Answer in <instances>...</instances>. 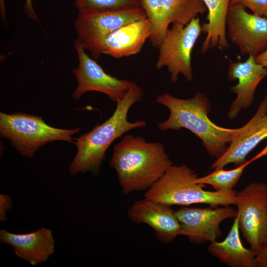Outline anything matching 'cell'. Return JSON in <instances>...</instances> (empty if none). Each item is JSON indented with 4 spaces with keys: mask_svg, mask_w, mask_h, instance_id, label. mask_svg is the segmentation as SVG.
Listing matches in <instances>:
<instances>
[{
    "mask_svg": "<svg viewBox=\"0 0 267 267\" xmlns=\"http://www.w3.org/2000/svg\"><path fill=\"white\" fill-rule=\"evenodd\" d=\"M172 165L163 143L132 134L114 146L109 162L125 194L148 189Z\"/></svg>",
    "mask_w": 267,
    "mask_h": 267,
    "instance_id": "obj_1",
    "label": "cell"
},
{
    "mask_svg": "<svg viewBox=\"0 0 267 267\" xmlns=\"http://www.w3.org/2000/svg\"><path fill=\"white\" fill-rule=\"evenodd\" d=\"M143 96L141 88L133 82L125 97L116 103V109L110 117L90 132L74 139L77 151L69 167L70 175L86 172L97 174L105 160L106 151L114 140L130 131L146 126L144 120L132 122L128 120L130 108L141 101Z\"/></svg>",
    "mask_w": 267,
    "mask_h": 267,
    "instance_id": "obj_2",
    "label": "cell"
},
{
    "mask_svg": "<svg viewBox=\"0 0 267 267\" xmlns=\"http://www.w3.org/2000/svg\"><path fill=\"white\" fill-rule=\"evenodd\" d=\"M156 102L170 111L168 119L158 124L160 131L185 129L199 137L208 153L219 157L225 151L238 129L223 128L209 118L210 102L198 92L190 99H181L165 92L157 96Z\"/></svg>",
    "mask_w": 267,
    "mask_h": 267,
    "instance_id": "obj_3",
    "label": "cell"
},
{
    "mask_svg": "<svg viewBox=\"0 0 267 267\" xmlns=\"http://www.w3.org/2000/svg\"><path fill=\"white\" fill-rule=\"evenodd\" d=\"M197 174L186 165H172L144 197L167 205L187 206L205 204L212 207L236 204V191H208L197 181Z\"/></svg>",
    "mask_w": 267,
    "mask_h": 267,
    "instance_id": "obj_4",
    "label": "cell"
},
{
    "mask_svg": "<svg viewBox=\"0 0 267 267\" xmlns=\"http://www.w3.org/2000/svg\"><path fill=\"white\" fill-rule=\"evenodd\" d=\"M81 127L62 129L47 124L42 117L25 113H0V134L22 156L32 158L48 142L63 140L75 144L72 136Z\"/></svg>",
    "mask_w": 267,
    "mask_h": 267,
    "instance_id": "obj_5",
    "label": "cell"
},
{
    "mask_svg": "<svg viewBox=\"0 0 267 267\" xmlns=\"http://www.w3.org/2000/svg\"><path fill=\"white\" fill-rule=\"evenodd\" d=\"M202 32L198 17L185 26L174 23L167 31L158 47L156 67L159 70L166 67L173 83L178 81L180 74L188 82L192 80L191 55Z\"/></svg>",
    "mask_w": 267,
    "mask_h": 267,
    "instance_id": "obj_6",
    "label": "cell"
},
{
    "mask_svg": "<svg viewBox=\"0 0 267 267\" xmlns=\"http://www.w3.org/2000/svg\"><path fill=\"white\" fill-rule=\"evenodd\" d=\"M235 197L239 230L257 254L267 235V185L251 182Z\"/></svg>",
    "mask_w": 267,
    "mask_h": 267,
    "instance_id": "obj_7",
    "label": "cell"
},
{
    "mask_svg": "<svg viewBox=\"0 0 267 267\" xmlns=\"http://www.w3.org/2000/svg\"><path fill=\"white\" fill-rule=\"evenodd\" d=\"M147 18L141 6L104 12L79 13L74 26L77 41L92 53L109 34L130 23Z\"/></svg>",
    "mask_w": 267,
    "mask_h": 267,
    "instance_id": "obj_8",
    "label": "cell"
},
{
    "mask_svg": "<svg viewBox=\"0 0 267 267\" xmlns=\"http://www.w3.org/2000/svg\"><path fill=\"white\" fill-rule=\"evenodd\" d=\"M151 25L149 39L159 47L171 23L184 26L207 10L202 0H140Z\"/></svg>",
    "mask_w": 267,
    "mask_h": 267,
    "instance_id": "obj_9",
    "label": "cell"
},
{
    "mask_svg": "<svg viewBox=\"0 0 267 267\" xmlns=\"http://www.w3.org/2000/svg\"><path fill=\"white\" fill-rule=\"evenodd\" d=\"M75 46L79 64L73 70L77 80V86L72 97L79 99L82 95L90 91L106 94L112 101L117 103L122 99L133 82L120 79L106 73L103 68L86 53L85 49L77 41Z\"/></svg>",
    "mask_w": 267,
    "mask_h": 267,
    "instance_id": "obj_10",
    "label": "cell"
},
{
    "mask_svg": "<svg viewBox=\"0 0 267 267\" xmlns=\"http://www.w3.org/2000/svg\"><path fill=\"white\" fill-rule=\"evenodd\" d=\"M181 226V235L196 244L216 241L222 236L221 223L234 218L237 210L229 206L214 208L182 207L175 211Z\"/></svg>",
    "mask_w": 267,
    "mask_h": 267,
    "instance_id": "obj_11",
    "label": "cell"
},
{
    "mask_svg": "<svg viewBox=\"0 0 267 267\" xmlns=\"http://www.w3.org/2000/svg\"><path fill=\"white\" fill-rule=\"evenodd\" d=\"M227 37L242 55L256 56L267 49V18L248 13L239 5H229Z\"/></svg>",
    "mask_w": 267,
    "mask_h": 267,
    "instance_id": "obj_12",
    "label": "cell"
},
{
    "mask_svg": "<svg viewBox=\"0 0 267 267\" xmlns=\"http://www.w3.org/2000/svg\"><path fill=\"white\" fill-rule=\"evenodd\" d=\"M267 138V95L260 102L253 117L238 131L225 151L212 164V169L224 168L229 164L240 165L247 156Z\"/></svg>",
    "mask_w": 267,
    "mask_h": 267,
    "instance_id": "obj_13",
    "label": "cell"
},
{
    "mask_svg": "<svg viewBox=\"0 0 267 267\" xmlns=\"http://www.w3.org/2000/svg\"><path fill=\"white\" fill-rule=\"evenodd\" d=\"M267 76V68L257 63L255 56L253 55H249L244 62H235L230 64L227 71L228 79L237 80L238 83L229 88L237 97L229 108V119L235 118L242 110L251 105L258 85Z\"/></svg>",
    "mask_w": 267,
    "mask_h": 267,
    "instance_id": "obj_14",
    "label": "cell"
},
{
    "mask_svg": "<svg viewBox=\"0 0 267 267\" xmlns=\"http://www.w3.org/2000/svg\"><path fill=\"white\" fill-rule=\"evenodd\" d=\"M128 215L133 222L150 226L162 243H169L181 235L180 224L171 206L145 198L135 201Z\"/></svg>",
    "mask_w": 267,
    "mask_h": 267,
    "instance_id": "obj_15",
    "label": "cell"
},
{
    "mask_svg": "<svg viewBox=\"0 0 267 267\" xmlns=\"http://www.w3.org/2000/svg\"><path fill=\"white\" fill-rule=\"evenodd\" d=\"M151 30L147 18L125 25L108 35L91 55L95 58L102 54L119 58L137 54L149 39Z\"/></svg>",
    "mask_w": 267,
    "mask_h": 267,
    "instance_id": "obj_16",
    "label": "cell"
},
{
    "mask_svg": "<svg viewBox=\"0 0 267 267\" xmlns=\"http://www.w3.org/2000/svg\"><path fill=\"white\" fill-rule=\"evenodd\" d=\"M0 241L11 246L16 256L32 266L46 261L54 251L55 241L52 231L44 227L22 234L1 229Z\"/></svg>",
    "mask_w": 267,
    "mask_h": 267,
    "instance_id": "obj_17",
    "label": "cell"
},
{
    "mask_svg": "<svg viewBox=\"0 0 267 267\" xmlns=\"http://www.w3.org/2000/svg\"><path fill=\"white\" fill-rule=\"evenodd\" d=\"M239 232L237 216L226 237L221 242H210L207 251L230 267H256V254L251 248L244 246Z\"/></svg>",
    "mask_w": 267,
    "mask_h": 267,
    "instance_id": "obj_18",
    "label": "cell"
},
{
    "mask_svg": "<svg viewBox=\"0 0 267 267\" xmlns=\"http://www.w3.org/2000/svg\"><path fill=\"white\" fill-rule=\"evenodd\" d=\"M208 13V23L202 25L206 36L201 47L202 53L218 47L222 50L229 46L226 36V20L231 0H202Z\"/></svg>",
    "mask_w": 267,
    "mask_h": 267,
    "instance_id": "obj_19",
    "label": "cell"
},
{
    "mask_svg": "<svg viewBox=\"0 0 267 267\" xmlns=\"http://www.w3.org/2000/svg\"><path fill=\"white\" fill-rule=\"evenodd\" d=\"M251 163L250 160L246 161L235 168L229 170H224L223 168L216 169L206 176L198 177L197 181L211 185L216 191H233L234 187L240 178L245 169Z\"/></svg>",
    "mask_w": 267,
    "mask_h": 267,
    "instance_id": "obj_20",
    "label": "cell"
},
{
    "mask_svg": "<svg viewBox=\"0 0 267 267\" xmlns=\"http://www.w3.org/2000/svg\"><path fill=\"white\" fill-rule=\"evenodd\" d=\"M79 13H90L140 6V0H74Z\"/></svg>",
    "mask_w": 267,
    "mask_h": 267,
    "instance_id": "obj_21",
    "label": "cell"
},
{
    "mask_svg": "<svg viewBox=\"0 0 267 267\" xmlns=\"http://www.w3.org/2000/svg\"><path fill=\"white\" fill-rule=\"evenodd\" d=\"M230 5H239L253 14L267 18V0H231Z\"/></svg>",
    "mask_w": 267,
    "mask_h": 267,
    "instance_id": "obj_22",
    "label": "cell"
},
{
    "mask_svg": "<svg viewBox=\"0 0 267 267\" xmlns=\"http://www.w3.org/2000/svg\"><path fill=\"white\" fill-rule=\"evenodd\" d=\"M26 15L33 20H38V18L34 9L32 0H26L24 8ZM0 11L2 18L6 17V6L4 0H0Z\"/></svg>",
    "mask_w": 267,
    "mask_h": 267,
    "instance_id": "obj_23",
    "label": "cell"
},
{
    "mask_svg": "<svg viewBox=\"0 0 267 267\" xmlns=\"http://www.w3.org/2000/svg\"><path fill=\"white\" fill-rule=\"evenodd\" d=\"M12 202L11 197L7 194H0V221L5 222L6 221V213L11 208Z\"/></svg>",
    "mask_w": 267,
    "mask_h": 267,
    "instance_id": "obj_24",
    "label": "cell"
},
{
    "mask_svg": "<svg viewBox=\"0 0 267 267\" xmlns=\"http://www.w3.org/2000/svg\"><path fill=\"white\" fill-rule=\"evenodd\" d=\"M256 267H267V235L264 243L256 254Z\"/></svg>",
    "mask_w": 267,
    "mask_h": 267,
    "instance_id": "obj_25",
    "label": "cell"
},
{
    "mask_svg": "<svg viewBox=\"0 0 267 267\" xmlns=\"http://www.w3.org/2000/svg\"><path fill=\"white\" fill-rule=\"evenodd\" d=\"M257 63L267 68V49L255 56Z\"/></svg>",
    "mask_w": 267,
    "mask_h": 267,
    "instance_id": "obj_26",
    "label": "cell"
},
{
    "mask_svg": "<svg viewBox=\"0 0 267 267\" xmlns=\"http://www.w3.org/2000/svg\"><path fill=\"white\" fill-rule=\"evenodd\" d=\"M266 155H267V145L260 153H259L253 158L250 159V160L251 162H253L257 159H258Z\"/></svg>",
    "mask_w": 267,
    "mask_h": 267,
    "instance_id": "obj_27",
    "label": "cell"
}]
</instances>
